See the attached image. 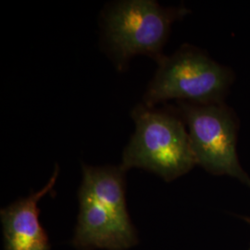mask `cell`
Returning <instances> with one entry per match:
<instances>
[{"label":"cell","instance_id":"obj_1","mask_svg":"<svg viewBox=\"0 0 250 250\" xmlns=\"http://www.w3.org/2000/svg\"><path fill=\"white\" fill-rule=\"evenodd\" d=\"M79 212L72 236L77 250H128L138 233L126 203V171L121 166L83 165Z\"/></svg>","mask_w":250,"mask_h":250},{"label":"cell","instance_id":"obj_2","mask_svg":"<svg viewBox=\"0 0 250 250\" xmlns=\"http://www.w3.org/2000/svg\"><path fill=\"white\" fill-rule=\"evenodd\" d=\"M131 117L135 131L123 152V170L143 169L170 183L197 165L182 117L143 103L134 107Z\"/></svg>","mask_w":250,"mask_h":250},{"label":"cell","instance_id":"obj_3","mask_svg":"<svg viewBox=\"0 0 250 250\" xmlns=\"http://www.w3.org/2000/svg\"><path fill=\"white\" fill-rule=\"evenodd\" d=\"M188 12L184 7L166 8L153 0H124L107 6L102 14L103 42L117 70L124 72L139 55L158 62L172 23Z\"/></svg>","mask_w":250,"mask_h":250},{"label":"cell","instance_id":"obj_4","mask_svg":"<svg viewBox=\"0 0 250 250\" xmlns=\"http://www.w3.org/2000/svg\"><path fill=\"white\" fill-rule=\"evenodd\" d=\"M157 62L158 70L144 95L143 104L148 107L171 99L201 105L221 103L233 78L231 71L191 45Z\"/></svg>","mask_w":250,"mask_h":250},{"label":"cell","instance_id":"obj_5","mask_svg":"<svg viewBox=\"0 0 250 250\" xmlns=\"http://www.w3.org/2000/svg\"><path fill=\"white\" fill-rule=\"evenodd\" d=\"M179 113L187 124L197 165L213 175H229L250 188L236 153V122L221 103L193 104L179 101Z\"/></svg>","mask_w":250,"mask_h":250},{"label":"cell","instance_id":"obj_6","mask_svg":"<svg viewBox=\"0 0 250 250\" xmlns=\"http://www.w3.org/2000/svg\"><path fill=\"white\" fill-rule=\"evenodd\" d=\"M59 174L60 168L57 165L44 188L1 208L4 250H51L49 237L39 219L38 204L53 190Z\"/></svg>","mask_w":250,"mask_h":250},{"label":"cell","instance_id":"obj_7","mask_svg":"<svg viewBox=\"0 0 250 250\" xmlns=\"http://www.w3.org/2000/svg\"><path fill=\"white\" fill-rule=\"evenodd\" d=\"M244 220H245L246 222H248L249 224H250V218H244Z\"/></svg>","mask_w":250,"mask_h":250}]
</instances>
